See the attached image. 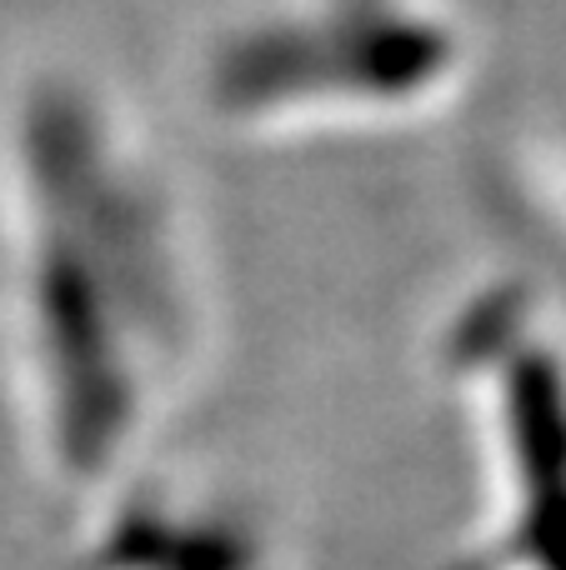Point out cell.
Here are the masks:
<instances>
[{"label": "cell", "mask_w": 566, "mask_h": 570, "mask_svg": "<svg viewBox=\"0 0 566 570\" xmlns=\"http://www.w3.org/2000/svg\"><path fill=\"white\" fill-rule=\"evenodd\" d=\"M176 170L76 66L0 90V385L30 471L130 481L216 351V285Z\"/></svg>", "instance_id": "obj_1"}, {"label": "cell", "mask_w": 566, "mask_h": 570, "mask_svg": "<svg viewBox=\"0 0 566 570\" xmlns=\"http://www.w3.org/2000/svg\"><path fill=\"white\" fill-rule=\"evenodd\" d=\"M471 66L451 10L397 20H306L256 10L211 46L201 100L241 140H336L437 116Z\"/></svg>", "instance_id": "obj_2"}, {"label": "cell", "mask_w": 566, "mask_h": 570, "mask_svg": "<svg viewBox=\"0 0 566 570\" xmlns=\"http://www.w3.org/2000/svg\"><path fill=\"white\" fill-rule=\"evenodd\" d=\"M90 505L76 570H276L266 531L221 495L176 491L136 471Z\"/></svg>", "instance_id": "obj_3"}, {"label": "cell", "mask_w": 566, "mask_h": 570, "mask_svg": "<svg viewBox=\"0 0 566 570\" xmlns=\"http://www.w3.org/2000/svg\"><path fill=\"white\" fill-rule=\"evenodd\" d=\"M271 10L306 20H397V16H421V10H447L441 0H276Z\"/></svg>", "instance_id": "obj_4"}]
</instances>
